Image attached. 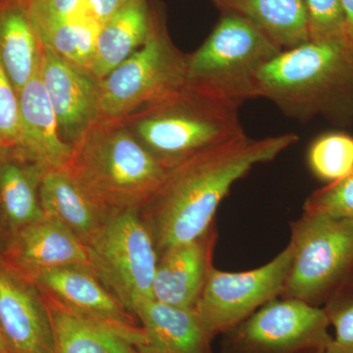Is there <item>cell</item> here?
Segmentation results:
<instances>
[{
	"instance_id": "cell-29",
	"label": "cell",
	"mask_w": 353,
	"mask_h": 353,
	"mask_svg": "<svg viewBox=\"0 0 353 353\" xmlns=\"http://www.w3.org/2000/svg\"><path fill=\"white\" fill-rule=\"evenodd\" d=\"M19 136L18 94L0 64V146L17 145Z\"/></svg>"
},
{
	"instance_id": "cell-17",
	"label": "cell",
	"mask_w": 353,
	"mask_h": 353,
	"mask_svg": "<svg viewBox=\"0 0 353 353\" xmlns=\"http://www.w3.org/2000/svg\"><path fill=\"white\" fill-rule=\"evenodd\" d=\"M18 146L48 171L68 168L73 145L61 138L57 115L39 71L18 92Z\"/></svg>"
},
{
	"instance_id": "cell-23",
	"label": "cell",
	"mask_w": 353,
	"mask_h": 353,
	"mask_svg": "<svg viewBox=\"0 0 353 353\" xmlns=\"http://www.w3.org/2000/svg\"><path fill=\"white\" fill-rule=\"evenodd\" d=\"M46 299L54 327L57 353H129L134 347L114 334L72 314L50 297L46 296Z\"/></svg>"
},
{
	"instance_id": "cell-26",
	"label": "cell",
	"mask_w": 353,
	"mask_h": 353,
	"mask_svg": "<svg viewBox=\"0 0 353 353\" xmlns=\"http://www.w3.org/2000/svg\"><path fill=\"white\" fill-rule=\"evenodd\" d=\"M303 212L353 220V171L313 192L304 203Z\"/></svg>"
},
{
	"instance_id": "cell-27",
	"label": "cell",
	"mask_w": 353,
	"mask_h": 353,
	"mask_svg": "<svg viewBox=\"0 0 353 353\" xmlns=\"http://www.w3.org/2000/svg\"><path fill=\"white\" fill-rule=\"evenodd\" d=\"M323 309L334 330L326 353H353V285L334 294Z\"/></svg>"
},
{
	"instance_id": "cell-5",
	"label": "cell",
	"mask_w": 353,
	"mask_h": 353,
	"mask_svg": "<svg viewBox=\"0 0 353 353\" xmlns=\"http://www.w3.org/2000/svg\"><path fill=\"white\" fill-rule=\"evenodd\" d=\"M281 51L252 22L224 13L201 48L188 55L187 87L240 108L259 97L257 74Z\"/></svg>"
},
{
	"instance_id": "cell-10",
	"label": "cell",
	"mask_w": 353,
	"mask_h": 353,
	"mask_svg": "<svg viewBox=\"0 0 353 353\" xmlns=\"http://www.w3.org/2000/svg\"><path fill=\"white\" fill-rule=\"evenodd\" d=\"M292 257L294 250L289 243L270 262L253 270L224 272L213 267L194 307L209 333L214 338L226 333L280 297Z\"/></svg>"
},
{
	"instance_id": "cell-14",
	"label": "cell",
	"mask_w": 353,
	"mask_h": 353,
	"mask_svg": "<svg viewBox=\"0 0 353 353\" xmlns=\"http://www.w3.org/2000/svg\"><path fill=\"white\" fill-rule=\"evenodd\" d=\"M215 225L196 240L167 248L158 255L153 299L181 308H194L213 268Z\"/></svg>"
},
{
	"instance_id": "cell-9",
	"label": "cell",
	"mask_w": 353,
	"mask_h": 353,
	"mask_svg": "<svg viewBox=\"0 0 353 353\" xmlns=\"http://www.w3.org/2000/svg\"><path fill=\"white\" fill-rule=\"evenodd\" d=\"M330 326L323 307L280 296L223 334L222 353H326Z\"/></svg>"
},
{
	"instance_id": "cell-15",
	"label": "cell",
	"mask_w": 353,
	"mask_h": 353,
	"mask_svg": "<svg viewBox=\"0 0 353 353\" xmlns=\"http://www.w3.org/2000/svg\"><path fill=\"white\" fill-rule=\"evenodd\" d=\"M0 254L26 275L57 267H90L85 245L57 221L43 216L22 228L2 245Z\"/></svg>"
},
{
	"instance_id": "cell-13",
	"label": "cell",
	"mask_w": 353,
	"mask_h": 353,
	"mask_svg": "<svg viewBox=\"0 0 353 353\" xmlns=\"http://www.w3.org/2000/svg\"><path fill=\"white\" fill-rule=\"evenodd\" d=\"M39 74L62 139L75 145L101 118L99 81L48 48L41 51Z\"/></svg>"
},
{
	"instance_id": "cell-18",
	"label": "cell",
	"mask_w": 353,
	"mask_h": 353,
	"mask_svg": "<svg viewBox=\"0 0 353 353\" xmlns=\"http://www.w3.org/2000/svg\"><path fill=\"white\" fill-rule=\"evenodd\" d=\"M145 334L139 350L153 353H212L214 336L194 308H181L154 299L139 301L132 309ZM138 350V348H137Z\"/></svg>"
},
{
	"instance_id": "cell-2",
	"label": "cell",
	"mask_w": 353,
	"mask_h": 353,
	"mask_svg": "<svg viewBox=\"0 0 353 353\" xmlns=\"http://www.w3.org/2000/svg\"><path fill=\"white\" fill-rule=\"evenodd\" d=\"M259 97L290 118L323 116L339 125L353 121V41L309 39L281 51L257 74Z\"/></svg>"
},
{
	"instance_id": "cell-1",
	"label": "cell",
	"mask_w": 353,
	"mask_h": 353,
	"mask_svg": "<svg viewBox=\"0 0 353 353\" xmlns=\"http://www.w3.org/2000/svg\"><path fill=\"white\" fill-rule=\"evenodd\" d=\"M299 141L294 134L248 137L209 148L167 170L154 194L139 211L157 254L196 240L214 224L232 185L253 167L273 161Z\"/></svg>"
},
{
	"instance_id": "cell-25",
	"label": "cell",
	"mask_w": 353,
	"mask_h": 353,
	"mask_svg": "<svg viewBox=\"0 0 353 353\" xmlns=\"http://www.w3.org/2000/svg\"><path fill=\"white\" fill-rule=\"evenodd\" d=\"M28 13L39 41L92 12L88 0H28Z\"/></svg>"
},
{
	"instance_id": "cell-21",
	"label": "cell",
	"mask_w": 353,
	"mask_h": 353,
	"mask_svg": "<svg viewBox=\"0 0 353 353\" xmlns=\"http://www.w3.org/2000/svg\"><path fill=\"white\" fill-rule=\"evenodd\" d=\"M41 51L28 0H0V64L17 94L39 71Z\"/></svg>"
},
{
	"instance_id": "cell-3",
	"label": "cell",
	"mask_w": 353,
	"mask_h": 353,
	"mask_svg": "<svg viewBox=\"0 0 353 353\" xmlns=\"http://www.w3.org/2000/svg\"><path fill=\"white\" fill-rule=\"evenodd\" d=\"M67 170L108 215L141 210L167 173L123 121L103 118L73 145Z\"/></svg>"
},
{
	"instance_id": "cell-6",
	"label": "cell",
	"mask_w": 353,
	"mask_h": 353,
	"mask_svg": "<svg viewBox=\"0 0 353 353\" xmlns=\"http://www.w3.org/2000/svg\"><path fill=\"white\" fill-rule=\"evenodd\" d=\"M294 250L281 297L323 307L353 285V220L303 212L290 223Z\"/></svg>"
},
{
	"instance_id": "cell-19",
	"label": "cell",
	"mask_w": 353,
	"mask_h": 353,
	"mask_svg": "<svg viewBox=\"0 0 353 353\" xmlns=\"http://www.w3.org/2000/svg\"><path fill=\"white\" fill-rule=\"evenodd\" d=\"M153 12L148 0H128L101 25L90 74L105 78L145 44L152 31Z\"/></svg>"
},
{
	"instance_id": "cell-31",
	"label": "cell",
	"mask_w": 353,
	"mask_h": 353,
	"mask_svg": "<svg viewBox=\"0 0 353 353\" xmlns=\"http://www.w3.org/2000/svg\"><path fill=\"white\" fill-rule=\"evenodd\" d=\"M341 2L345 13L347 37L353 41V0H341Z\"/></svg>"
},
{
	"instance_id": "cell-4",
	"label": "cell",
	"mask_w": 353,
	"mask_h": 353,
	"mask_svg": "<svg viewBox=\"0 0 353 353\" xmlns=\"http://www.w3.org/2000/svg\"><path fill=\"white\" fill-rule=\"evenodd\" d=\"M238 111L229 102L185 85L123 122L168 170L197 153L245 137Z\"/></svg>"
},
{
	"instance_id": "cell-33",
	"label": "cell",
	"mask_w": 353,
	"mask_h": 353,
	"mask_svg": "<svg viewBox=\"0 0 353 353\" xmlns=\"http://www.w3.org/2000/svg\"><path fill=\"white\" fill-rule=\"evenodd\" d=\"M129 353H153V352H145V350H137V348L132 347V350H130Z\"/></svg>"
},
{
	"instance_id": "cell-30",
	"label": "cell",
	"mask_w": 353,
	"mask_h": 353,
	"mask_svg": "<svg viewBox=\"0 0 353 353\" xmlns=\"http://www.w3.org/2000/svg\"><path fill=\"white\" fill-rule=\"evenodd\" d=\"M127 1L128 0H88L90 9L101 25Z\"/></svg>"
},
{
	"instance_id": "cell-32",
	"label": "cell",
	"mask_w": 353,
	"mask_h": 353,
	"mask_svg": "<svg viewBox=\"0 0 353 353\" xmlns=\"http://www.w3.org/2000/svg\"><path fill=\"white\" fill-rule=\"evenodd\" d=\"M0 353H10L6 347V343H4L3 339H2L1 334H0Z\"/></svg>"
},
{
	"instance_id": "cell-28",
	"label": "cell",
	"mask_w": 353,
	"mask_h": 353,
	"mask_svg": "<svg viewBox=\"0 0 353 353\" xmlns=\"http://www.w3.org/2000/svg\"><path fill=\"white\" fill-rule=\"evenodd\" d=\"M304 3L307 10L310 39L347 37L341 0H304Z\"/></svg>"
},
{
	"instance_id": "cell-22",
	"label": "cell",
	"mask_w": 353,
	"mask_h": 353,
	"mask_svg": "<svg viewBox=\"0 0 353 353\" xmlns=\"http://www.w3.org/2000/svg\"><path fill=\"white\" fill-rule=\"evenodd\" d=\"M223 13L252 22L282 50L310 39L304 0H212Z\"/></svg>"
},
{
	"instance_id": "cell-20",
	"label": "cell",
	"mask_w": 353,
	"mask_h": 353,
	"mask_svg": "<svg viewBox=\"0 0 353 353\" xmlns=\"http://www.w3.org/2000/svg\"><path fill=\"white\" fill-rule=\"evenodd\" d=\"M39 203L44 216L60 223L85 246L109 216L83 192L67 169L44 174Z\"/></svg>"
},
{
	"instance_id": "cell-12",
	"label": "cell",
	"mask_w": 353,
	"mask_h": 353,
	"mask_svg": "<svg viewBox=\"0 0 353 353\" xmlns=\"http://www.w3.org/2000/svg\"><path fill=\"white\" fill-rule=\"evenodd\" d=\"M0 334L10 353H57L46 296L29 276L1 254Z\"/></svg>"
},
{
	"instance_id": "cell-11",
	"label": "cell",
	"mask_w": 353,
	"mask_h": 353,
	"mask_svg": "<svg viewBox=\"0 0 353 353\" xmlns=\"http://www.w3.org/2000/svg\"><path fill=\"white\" fill-rule=\"evenodd\" d=\"M44 296L72 314L126 341L145 347V334L136 317L111 294L85 266L57 267L28 275Z\"/></svg>"
},
{
	"instance_id": "cell-7",
	"label": "cell",
	"mask_w": 353,
	"mask_h": 353,
	"mask_svg": "<svg viewBox=\"0 0 353 353\" xmlns=\"http://www.w3.org/2000/svg\"><path fill=\"white\" fill-rule=\"evenodd\" d=\"M188 55L174 46L153 13L152 31L131 57L99 81L101 118L124 121L187 85Z\"/></svg>"
},
{
	"instance_id": "cell-8",
	"label": "cell",
	"mask_w": 353,
	"mask_h": 353,
	"mask_svg": "<svg viewBox=\"0 0 353 353\" xmlns=\"http://www.w3.org/2000/svg\"><path fill=\"white\" fill-rule=\"evenodd\" d=\"M85 248L95 277L130 312L153 299L158 254L139 211L109 215Z\"/></svg>"
},
{
	"instance_id": "cell-24",
	"label": "cell",
	"mask_w": 353,
	"mask_h": 353,
	"mask_svg": "<svg viewBox=\"0 0 353 353\" xmlns=\"http://www.w3.org/2000/svg\"><path fill=\"white\" fill-rule=\"evenodd\" d=\"M307 163L323 182L340 181L353 171V137L345 132L322 134L309 146Z\"/></svg>"
},
{
	"instance_id": "cell-16",
	"label": "cell",
	"mask_w": 353,
	"mask_h": 353,
	"mask_svg": "<svg viewBox=\"0 0 353 353\" xmlns=\"http://www.w3.org/2000/svg\"><path fill=\"white\" fill-rule=\"evenodd\" d=\"M46 172L20 146H0V250L14 234L43 217L39 188Z\"/></svg>"
}]
</instances>
